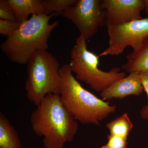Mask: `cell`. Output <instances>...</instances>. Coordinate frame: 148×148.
I'll use <instances>...</instances> for the list:
<instances>
[{"instance_id":"9","label":"cell","mask_w":148,"mask_h":148,"mask_svg":"<svg viewBox=\"0 0 148 148\" xmlns=\"http://www.w3.org/2000/svg\"><path fill=\"white\" fill-rule=\"evenodd\" d=\"M143 90L140 73L139 72H133L101 92L100 96L103 100L113 98L122 99L128 95L139 96L143 93Z\"/></svg>"},{"instance_id":"21","label":"cell","mask_w":148,"mask_h":148,"mask_svg":"<svg viewBox=\"0 0 148 148\" xmlns=\"http://www.w3.org/2000/svg\"><path fill=\"white\" fill-rule=\"evenodd\" d=\"M147 12V16H148V11L147 12Z\"/></svg>"},{"instance_id":"8","label":"cell","mask_w":148,"mask_h":148,"mask_svg":"<svg viewBox=\"0 0 148 148\" xmlns=\"http://www.w3.org/2000/svg\"><path fill=\"white\" fill-rule=\"evenodd\" d=\"M102 7L107 12V27L142 19L141 11L145 9L144 0H103Z\"/></svg>"},{"instance_id":"14","label":"cell","mask_w":148,"mask_h":148,"mask_svg":"<svg viewBox=\"0 0 148 148\" xmlns=\"http://www.w3.org/2000/svg\"><path fill=\"white\" fill-rule=\"evenodd\" d=\"M77 0H42L45 14L55 13L60 15L66 9L75 3Z\"/></svg>"},{"instance_id":"10","label":"cell","mask_w":148,"mask_h":148,"mask_svg":"<svg viewBox=\"0 0 148 148\" xmlns=\"http://www.w3.org/2000/svg\"><path fill=\"white\" fill-rule=\"evenodd\" d=\"M127 59L122 67L125 72H148V36L140 47L127 56Z\"/></svg>"},{"instance_id":"15","label":"cell","mask_w":148,"mask_h":148,"mask_svg":"<svg viewBox=\"0 0 148 148\" xmlns=\"http://www.w3.org/2000/svg\"><path fill=\"white\" fill-rule=\"evenodd\" d=\"M21 24L18 21L0 19V34L8 37L18 30Z\"/></svg>"},{"instance_id":"2","label":"cell","mask_w":148,"mask_h":148,"mask_svg":"<svg viewBox=\"0 0 148 148\" xmlns=\"http://www.w3.org/2000/svg\"><path fill=\"white\" fill-rule=\"evenodd\" d=\"M60 74L61 103L77 121L98 125L116 111V106L84 88L74 77L69 64L61 67Z\"/></svg>"},{"instance_id":"6","label":"cell","mask_w":148,"mask_h":148,"mask_svg":"<svg viewBox=\"0 0 148 148\" xmlns=\"http://www.w3.org/2000/svg\"><path fill=\"white\" fill-rule=\"evenodd\" d=\"M106 13L101 0H77L60 15L71 20L87 40L97 34L99 28L106 26Z\"/></svg>"},{"instance_id":"13","label":"cell","mask_w":148,"mask_h":148,"mask_svg":"<svg viewBox=\"0 0 148 148\" xmlns=\"http://www.w3.org/2000/svg\"><path fill=\"white\" fill-rule=\"evenodd\" d=\"M106 127L109 129L110 135L127 138L133 125L127 114L124 113L110 122Z\"/></svg>"},{"instance_id":"20","label":"cell","mask_w":148,"mask_h":148,"mask_svg":"<svg viewBox=\"0 0 148 148\" xmlns=\"http://www.w3.org/2000/svg\"><path fill=\"white\" fill-rule=\"evenodd\" d=\"M146 12L148 11V0H144Z\"/></svg>"},{"instance_id":"5","label":"cell","mask_w":148,"mask_h":148,"mask_svg":"<svg viewBox=\"0 0 148 148\" xmlns=\"http://www.w3.org/2000/svg\"><path fill=\"white\" fill-rule=\"evenodd\" d=\"M86 41L81 35L77 38L75 45L71 50L69 66L77 80L101 92L125 77V72L121 71L118 67H114L109 72L100 70L98 68L100 57L87 49Z\"/></svg>"},{"instance_id":"17","label":"cell","mask_w":148,"mask_h":148,"mask_svg":"<svg viewBox=\"0 0 148 148\" xmlns=\"http://www.w3.org/2000/svg\"><path fill=\"white\" fill-rule=\"evenodd\" d=\"M108 143L101 148H127V138L110 135H108Z\"/></svg>"},{"instance_id":"18","label":"cell","mask_w":148,"mask_h":148,"mask_svg":"<svg viewBox=\"0 0 148 148\" xmlns=\"http://www.w3.org/2000/svg\"><path fill=\"white\" fill-rule=\"evenodd\" d=\"M139 73L140 81L144 88V90L147 94L148 105V72H140Z\"/></svg>"},{"instance_id":"1","label":"cell","mask_w":148,"mask_h":148,"mask_svg":"<svg viewBox=\"0 0 148 148\" xmlns=\"http://www.w3.org/2000/svg\"><path fill=\"white\" fill-rule=\"evenodd\" d=\"M36 106L30 118L34 132L43 137L45 148H64L77 132V121L65 108L58 94L46 95Z\"/></svg>"},{"instance_id":"4","label":"cell","mask_w":148,"mask_h":148,"mask_svg":"<svg viewBox=\"0 0 148 148\" xmlns=\"http://www.w3.org/2000/svg\"><path fill=\"white\" fill-rule=\"evenodd\" d=\"M28 77L25 89L27 98L37 106L46 95H60V64L47 50L34 53L27 64Z\"/></svg>"},{"instance_id":"7","label":"cell","mask_w":148,"mask_h":148,"mask_svg":"<svg viewBox=\"0 0 148 148\" xmlns=\"http://www.w3.org/2000/svg\"><path fill=\"white\" fill-rule=\"evenodd\" d=\"M108 47L99 54V57L121 54L127 47L133 50L140 47L148 36V18L107 27Z\"/></svg>"},{"instance_id":"11","label":"cell","mask_w":148,"mask_h":148,"mask_svg":"<svg viewBox=\"0 0 148 148\" xmlns=\"http://www.w3.org/2000/svg\"><path fill=\"white\" fill-rule=\"evenodd\" d=\"M17 20L22 23L29 15L45 14L42 0H8Z\"/></svg>"},{"instance_id":"16","label":"cell","mask_w":148,"mask_h":148,"mask_svg":"<svg viewBox=\"0 0 148 148\" xmlns=\"http://www.w3.org/2000/svg\"><path fill=\"white\" fill-rule=\"evenodd\" d=\"M0 19L18 21L14 11L9 3L8 0L0 1Z\"/></svg>"},{"instance_id":"3","label":"cell","mask_w":148,"mask_h":148,"mask_svg":"<svg viewBox=\"0 0 148 148\" xmlns=\"http://www.w3.org/2000/svg\"><path fill=\"white\" fill-rule=\"evenodd\" d=\"M54 13L33 14L21 23L18 30L8 37L1 44L2 51L12 62L26 65L34 53L39 50H47L48 41L53 29L59 24L56 20L49 23Z\"/></svg>"},{"instance_id":"12","label":"cell","mask_w":148,"mask_h":148,"mask_svg":"<svg viewBox=\"0 0 148 148\" xmlns=\"http://www.w3.org/2000/svg\"><path fill=\"white\" fill-rule=\"evenodd\" d=\"M0 148H21L18 132L1 112H0Z\"/></svg>"},{"instance_id":"19","label":"cell","mask_w":148,"mask_h":148,"mask_svg":"<svg viewBox=\"0 0 148 148\" xmlns=\"http://www.w3.org/2000/svg\"><path fill=\"white\" fill-rule=\"evenodd\" d=\"M141 118L144 119H148V105L143 106L140 111Z\"/></svg>"}]
</instances>
